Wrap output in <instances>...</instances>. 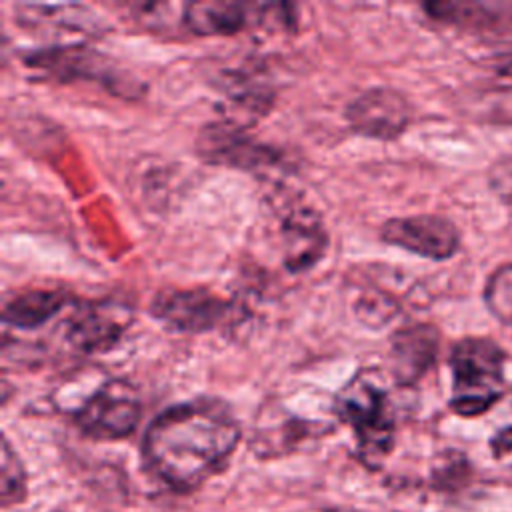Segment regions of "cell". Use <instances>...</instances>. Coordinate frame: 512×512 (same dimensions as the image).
I'll use <instances>...</instances> for the list:
<instances>
[{"instance_id": "1", "label": "cell", "mask_w": 512, "mask_h": 512, "mask_svg": "<svg viewBox=\"0 0 512 512\" xmlns=\"http://www.w3.org/2000/svg\"><path fill=\"white\" fill-rule=\"evenodd\" d=\"M240 440L230 406L212 396L172 404L142 438L146 470L174 492H192L222 472Z\"/></svg>"}, {"instance_id": "2", "label": "cell", "mask_w": 512, "mask_h": 512, "mask_svg": "<svg viewBox=\"0 0 512 512\" xmlns=\"http://www.w3.org/2000/svg\"><path fill=\"white\" fill-rule=\"evenodd\" d=\"M374 368L358 370L334 396V412L356 438L358 456L376 468L394 448L396 422L386 388Z\"/></svg>"}, {"instance_id": "3", "label": "cell", "mask_w": 512, "mask_h": 512, "mask_svg": "<svg viewBox=\"0 0 512 512\" xmlns=\"http://www.w3.org/2000/svg\"><path fill=\"white\" fill-rule=\"evenodd\" d=\"M452 374L450 410L462 418L488 412L504 396L506 352L488 336L460 338L448 358Z\"/></svg>"}, {"instance_id": "4", "label": "cell", "mask_w": 512, "mask_h": 512, "mask_svg": "<svg viewBox=\"0 0 512 512\" xmlns=\"http://www.w3.org/2000/svg\"><path fill=\"white\" fill-rule=\"evenodd\" d=\"M428 18L468 34L494 62L502 76L512 78V2L472 0V2H428L422 4Z\"/></svg>"}, {"instance_id": "5", "label": "cell", "mask_w": 512, "mask_h": 512, "mask_svg": "<svg viewBox=\"0 0 512 512\" xmlns=\"http://www.w3.org/2000/svg\"><path fill=\"white\" fill-rule=\"evenodd\" d=\"M140 418V394L122 378L100 384L74 412L76 426L94 440H122L138 428Z\"/></svg>"}, {"instance_id": "6", "label": "cell", "mask_w": 512, "mask_h": 512, "mask_svg": "<svg viewBox=\"0 0 512 512\" xmlns=\"http://www.w3.org/2000/svg\"><path fill=\"white\" fill-rule=\"evenodd\" d=\"M148 312L172 332L200 334L226 322L230 302L208 288H162L152 296Z\"/></svg>"}, {"instance_id": "7", "label": "cell", "mask_w": 512, "mask_h": 512, "mask_svg": "<svg viewBox=\"0 0 512 512\" xmlns=\"http://www.w3.org/2000/svg\"><path fill=\"white\" fill-rule=\"evenodd\" d=\"M196 150L200 158H204V162L250 172L276 168L284 160L280 150L270 144L258 142L236 120L206 124L196 138Z\"/></svg>"}, {"instance_id": "8", "label": "cell", "mask_w": 512, "mask_h": 512, "mask_svg": "<svg viewBox=\"0 0 512 512\" xmlns=\"http://www.w3.org/2000/svg\"><path fill=\"white\" fill-rule=\"evenodd\" d=\"M386 244L430 260H448L460 248V230L438 214H414L390 218L380 226Z\"/></svg>"}, {"instance_id": "9", "label": "cell", "mask_w": 512, "mask_h": 512, "mask_svg": "<svg viewBox=\"0 0 512 512\" xmlns=\"http://www.w3.org/2000/svg\"><path fill=\"white\" fill-rule=\"evenodd\" d=\"M350 128L374 140H396L412 122V106L404 94L388 86L360 92L344 112Z\"/></svg>"}, {"instance_id": "10", "label": "cell", "mask_w": 512, "mask_h": 512, "mask_svg": "<svg viewBox=\"0 0 512 512\" xmlns=\"http://www.w3.org/2000/svg\"><path fill=\"white\" fill-rule=\"evenodd\" d=\"M132 310L126 302L112 298L82 304L68 322L66 338L80 352H106L126 332Z\"/></svg>"}, {"instance_id": "11", "label": "cell", "mask_w": 512, "mask_h": 512, "mask_svg": "<svg viewBox=\"0 0 512 512\" xmlns=\"http://www.w3.org/2000/svg\"><path fill=\"white\" fill-rule=\"evenodd\" d=\"M280 248L288 272L300 274L316 266L328 248V232L320 214L310 206L290 208L280 224Z\"/></svg>"}, {"instance_id": "12", "label": "cell", "mask_w": 512, "mask_h": 512, "mask_svg": "<svg viewBox=\"0 0 512 512\" xmlns=\"http://www.w3.org/2000/svg\"><path fill=\"white\" fill-rule=\"evenodd\" d=\"M440 332L432 324L416 322L398 328L390 338L388 368L400 386L416 384L436 362Z\"/></svg>"}, {"instance_id": "13", "label": "cell", "mask_w": 512, "mask_h": 512, "mask_svg": "<svg viewBox=\"0 0 512 512\" xmlns=\"http://www.w3.org/2000/svg\"><path fill=\"white\" fill-rule=\"evenodd\" d=\"M272 4H246L230 0H206L184 4L182 22L198 36L236 34L254 22H264Z\"/></svg>"}, {"instance_id": "14", "label": "cell", "mask_w": 512, "mask_h": 512, "mask_svg": "<svg viewBox=\"0 0 512 512\" xmlns=\"http://www.w3.org/2000/svg\"><path fill=\"white\" fill-rule=\"evenodd\" d=\"M26 66L38 68L46 74H52L56 78H96L110 88H114V82L118 80L116 74L110 72L108 64L98 52H90L84 46H60V48H50V50H40L30 56H26ZM116 90V88H114Z\"/></svg>"}, {"instance_id": "15", "label": "cell", "mask_w": 512, "mask_h": 512, "mask_svg": "<svg viewBox=\"0 0 512 512\" xmlns=\"http://www.w3.org/2000/svg\"><path fill=\"white\" fill-rule=\"evenodd\" d=\"M70 300L64 288H32L4 302L2 320L14 328L30 330L54 318Z\"/></svg>"}, {"instance_id": "16", "label": "cell", "mask_w": 512, "mask_h": 512, "mask_svg": "<svg viewBox=\"0 0 512 512\" xmlns=\"http://www.w3.org/2000/svg\"><path fill=\"white\" fill-rule=\"evenodd\" d=\"M20 24L28 28H62L74 32L92 30V14L78 4H18L14 6Z\"/></svg>"}, {"instance_id": "17", "label": "cell", "mask_w": 512, "mask_h": 512, "mask_svg": "<svg viewBox=\"0 0 512 512\" xmlns=\"http://www.w3.org/2000/svg\"><path fill=\"white\" fill-rule=\"evenodd\" d=\"M222 90H224V96L238 110H242V114H250V116L266 114L274 100L272 88L246 72L228 74Z\"/></svg>"}, {"instance_id": "18", "label": "cell", "mask_w": 512, "mask_h": 512, "mask_svg": "<svg viewBox=\"0 0 512 512\" xmlns=\"http://www.w3.org/2000/svg\"><path fill=\"white\" fill-rule=\"evenodd\" d=\"M26 470L8 438H2V456H0V494L2 504L8 508L20 504L26 498Z\"/></svg>"}, {"instance_id": "19", "label": "cell", "mask_w": 512, "mask_h": 512, "mask_svg": "<svg viewBox=\"0 0 512 512\" xmlns=\"http://www.w3.org/2000/svg\"><path fill=\"white\" fill-rule=\"evenodd\" d=\"M486 308L500 322L512 324V262L498 266L484 286Z\"/></svg>"}, {"instance_id": "20", "label": "cell", "mask_w": 512, "mask_h": 512, "mask_svg": "<svg viewBox=\"0 0 512 512\" xmlns=\"http://www.w3.org/2000/svg\"><path fill=\"white\" fill-rule=\"evenodd\" d=\"M400 310V304L396 298H392L388 292L382 290H366L358 296L354 302V314L356 318L368 326V328H382L388 324Z\"/></svg>"}, {"instance_id": "21", "label": "cell", "mask_w": 512, "mask_h": 512, "mask_svg": "<svg viewBox=\"0 0 512 512\" xmlns=\"http://www.w3.org/2000/svg\"><path fill=\"white\" fill-rule=\"evenodd\" d=\"M490 450L494 458H502L512 454V426L500 428L492 438H490Z\"/></svg>"}, {"instance_id": "22", "label": "cell", "mask_w": 512, "mask_h": 512, "mask_svg": "<svg viewBox=\"0 0 512 512\" xmlns=\"http://www.w3.org/2000/svg\"><path fill=\"white\" fill-rule=\"evenodd\" d=\"M336 512H352V510H336Z\"/></svg>"}, {"instance_id": "23", "label": "cell", "mask_w": 512, "mask_h": 512, "mask_svg": "<svg viewBox=\"0 0 512 512\" xmlns=\"http://www.w3.org/2000/svg\"><path fill=\"white\" fill-rule=\"evenodd\" d=\"M56 512H60V510H56Z\"/></svg>"}]
</instances>
